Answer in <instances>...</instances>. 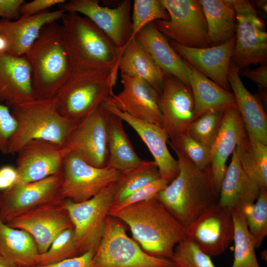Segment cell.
Wrapping results in <instances>:
<instances>
[{
	"label": "cell",
	"mask_w": 267,
	"mask_h": 267,
	"mask_svg": "<svg viewBox=\"0 0 267 267\" xmlns=\"http://www.w3.org/2000/svg\"><path fill=\"white\" fill-rule=\"evenodd\" d=\"M63 173L30 182H17L0 193V220L6 223L41 206L63 199Z\"/></svg>",
	"instance_id": "obj_12"
},
{
	"label": "cell",
	"mask_w": 267,
	"mask_h": 267,
	"mask_svg": "<svg viewBox=\"0 0 267 267\" xmlns=\"http://www.w3.org/2000/svg\"><path fill=\"white\" fill-rule=\"evenodd\" d=\"M17 127L16 122L8 106L0 102V152L8 154L11 138Z\"/></svg>",
	"instance_id": "obj_43"
},
{
	"label": "cell",
	"mask_w": 267,
	"mask_h": 267,
	"mask_svg": "<svg viewBox=\"0 0 267 267\" xmlns=\"http://www.w3.org/2000/svg\"><path fill=\"white\" fill-rule=\"evenodd\" d=\"M242 212L256 248H259L267 235V189L261 188L256 201Z\"/></svg>",
	"instance_id": "obj_36"
},
{
	"label": "cell",
	"mask_w": 267,
	"mask_h": 267,
	"mask_svg": "<svg viewBox=\"0 0 267 267\" xmlns=\"http://www.w3.org/2000/svg\"><path fill=\"white\" fill-rule=\"evenodd\" d=\"M239 76L245 77L255 83L259 89L267 90V65L264 64L254 69H243L239 71Z\"/></svg>",
	"instance_id": "obj_47"
},
{
	"label": "cell",
	"mask_w": 267,
	"mask_h": 267,
	"mask_svg": "<svg viewBox=\"0 0 267 267\" xmlns=\"http://www.w3.org/2000/svg\"><path fill=\"white\" fill-rule=\"evenodd\" d=\"M24 0H0V18L1 20L14 21L20 17V10Z\"/></svg>",
	"instance_id": "obj_46"
},
{
	"label": "cell",
	"mask_w": 267,
	"mask_h": 267,
	"mask_svg": "<svg viewBox=\"0 0 267 267\" xmlns=\"http://www.w3.org/2000/svg\"><path fill=\"white\" fill-rule=\"evenodd\" d=\"M234 231L231 212L217 203L186 228V239L212 257L225 252L233 241Z\"/></svg>",
	"instance_id": "obj_15"
},
{
	"label": "cell",
	"mask_w": 267,
	"mask_h": 267,
	"mask_svg": "<svg viewBox=\"0 0 267 267\" xmlns=\"http://www.w3.org/2000/svg\"><path fill=\"white\" fill-rule=\"evenodd\" d=\"M235 150L240 165L261 188L267 189V145L246 133Z\"/></svg>",
	"instance_id": "obj_33"
},
{
	"label": "cell",
	"mask_w": 267,
	"mask_h": 267,
	"mask_svg": "<svg viewBox=\"0 0 267 267\" xmlns=\"http://www.w3.org/2000/svg\"><path fill=\"white\" fill-rule=\"evenodd\" d=\"M108 111V157L105 167L121 172L140 165L143 160L135 152L124 130L123 120Z\"/></svg>",
	"instance_id": "obj_31"
},
{
	"label": "cell",
	"mask_w": 267,
	"mask_h": 267,
	"mask_svg": "<svg viewBox=\"0 0 267 267\" xmlns=\"http://www.w3.org/2000/svg\"><path fill=\"white\" fill-rule=\"evenodd\" d=\"M234 222V259L229 267H261L256 256L254 241L242 211L231 212Z\"/></svg>",
	"instance_id": "obj_35"
},
{
	"label": "cell",
	"mask_w": 267,
	"mask_h": 267,
	"mask_svg": "<svg viewBox=\"0 0 267 267\" xmlns=\"http://www.w3.org/2000/svg\"><path fill=\"white\" fill-rule=\"evenodd\" d=\"M104 105L109 112L126 122L136 132L152 155L160 177L169 182L172 181L178 173V163L168 150L169 136L164 128L131 116L106 102Z\"/></svg>",
	"instance_id": "obj_21"
},
{
	"label": "cell",
	"mask_w": 267,
	"mask_h": 267,
	"mask_svg": "<svg viewBox=\"0 0 267 267\" xmlns=\"http://www.w3.org/2000/svg\"><path fill=\"white\" fill-rule=\"evenodd\" d=\"M65 201L62 199L41 206L5 223L28 232L39 254L44 253L60 233L73 227Z\"/></svg>",
	"instance_id": "obj_16"
},
{
	"label": "cell",
	"mask_w": 267,
	"mask_h": 267,
	"mask_svg": "<svg viewBox=\"0 0 267 267\" xmlns=\"http://www.w3.org/2000/svg\"><path fill=\"white\" fill-rule=\"evenodd\" d=\"M109 216L127 224L133 238L148 254L170 259L175 247L186 239V228L157 197L120 209Z\"/></svg>",
	"instance_id": "obj_1"
},
{
	"label": "cell",
	"mask_w": 267,
	"mask_h": 267,
	"mask_svg": "<svg viewBox=\"0 0 267 267\" xmlns=\"http://www.w3.org/2000/svg\"><path fill=\"white\" fill-rule=\"evenodd\" d=\"M134 38L142 44L165 73L176 78L190 88L184 61L173 48L153 22L142 28Z\"/></svg>",
	"instance_id": "obj_27"
},
{
	"label": "cell",
	"mask_w": 267,
	"mask_h": 267,
	"mask_svg": "<svg viewBox=\"0 0 267 267\" xmlns=\"http://www.w3.org/2000/svg\"><path fill=\"white\" fill-rule=\"evenodd\" d=\"M246 133L236 104L226 108L219 131L210 148V167L214 184L219 193L227 168V159L232 154Z\"/></svg>",
	"instance_id": "obj_22"
},
{
	"label": "cell",
	"mask_w": 267,
	"mask_h": 267,
	"mask_svg": "<svg viewBox=\"0 0 267 267\" xmlns=\"http://www.w3.org/2000/svg\"><path fill=\"white\" fill-rule=\"evenodd\" d=\"M169 15L168 20L153 22L165 36L180 44L191 47L211 46L207 23L197 0H160Z\"/></svg>",
	"instance_id": "obj_9"
},
{
	"label": "cell",
	"mask_w": 267,
	"mask_h": 267,
	"mask_svg": "<svg viewBox=\"0 0 267 267\" xmlns=\"http://www.w3.org/2000/svg\"><path fill=\"white\" fill-rule=\"evenodd\" d=\"M7 50V44L6 41L0 33V55L6 53Z\"/></svg>",
	"instance_id": "obj_50"
},
{
	"label": "cell",
	"mask_w": 267,
	"mask_h": 267,
	"mask_svg": "<svg viewBox=\"0 0 267 267\" xmlns=\"http://www.w3.org/2000/svg\"><path fill=\"white\" fill-rule=\"evenodd\" d=\"M0 267H21L0 255Z\"/></svg>",
	"instance_id": "obj_49"
},
{
	"label": "cell",
	"mask_w": 267,
	"mask_h": 267,
	"mask_svg": "<svg viewBox=\"0 0 267 267\" xmlns=\"http://www.w3.org/2000/svg\"><path fill=\"white\" fill-rule=\"evenodd\" d=\"M260 189L242 169L235 149L221 184L218 204L231 212L242 211L256 201Z\"/></svg>",
	"instance_id": "obj_25"
},
{
	"label": "cell",
	"mask_w": 267,
	"mask_h": 267,
	"mask_svg": "<svg viewBox=\"0 0 267 267\" xmlns=\"http://www.w3.org/2000/svg\"><path fill=\"white\" fill-rule=\"evenodd\" d=\"M257 6L260 9L264 10L265 12H267V1L266 0H258L256 2Z\"/></svg>",
	"instance_id": "obj_51"
},
{
	"label": "cell",
	"mask_w": 267,
	"mask_h": 267,
	"mask_svg": "<svg viewBox=\"0 0 267 267\" xmlns=\"http://www.w3.org/2000/svg\"><path fill=\"white\" fill-rule=\"evenodd\" d=\"M118 68L121 74L143 80L160 93L165 73L136 38L126 45L120 58Z\"/></svg>",
	"instance_id": "obj_28"
},
{
	"label": "cell",
	"mask_w": 267,
	"mask_h": 267,
	"mask_svg": "<svg viewBox=\"0 0 267 267\" xmlns=\"http://www.w3.org/2000/svg\"><path fill=\"white\" fill-rule=\"evenodd\" d=\"M64 13L59 9L31 16H21L14 21L0 20V33L6 43V53L16 57L25 55L42 29L61 19Z\"/></svg>",
	"instance_id": "obj_24"
},
{
	"label": "cell",
	"mask_w": 267,
	"mask_h": 267,
	"mask_svg": "<svg viewBox=\"0 0 267 267\" xmlns=\"http://www.w3.org/2000/svg\"><path fill=\"white\" fill-rule=\"evenodd\" d=\"M39 254L36 242L28 232L0 220V255L21 267H31L36 265Z\"/></svg>",
	"instance_id": "obj_32"
},
{
	"label": "cell",
	"mask_w": 267,
	"mask_h": 267,
	"mask_svg": "<svg viewBox=\"0 0 267 267\" xmlns=\"http://www.w3.org/2000/svg\"><path fill=\"white\" fill-rule=\"evenodd\" d=\"M60 195L64 199L81 202L90 199L118 179L120 172L106 167L97 168L78 156L64 157Z\"/></svg>",
	"instance_id": "obj_13"
},
{
	"label": "cell",
	"mask_w": 267,
	"mask_h": 267,
	"mask_svg": "<svg viewBox=\"0 0 267 267\" xmlns=\"http://www.w3.org/2000/svg\"><path fill=\"white\" fill-rule=\"evenodd\" d=\"M25 56L32 69L35 99L53 98L72 72L61 26H45Z\"/></svg>",
	"instance_id": "obj_4"
},
{
	"label": "cell",
	"mask_w": 267,
	"mask_h": 267,
	"mask_svg": "<svg viewBox=\"0 0 267 267\" xmlns=\"http://www.w3.org/2000/svg\"><path fill=\"white\" fill-rule=\"evenodd\" d=\"M65 2V0H34L24 2L20 8V15L24 16L36 15L45 11L54 5H59Z\"/></svg>",
	"instance_id": "obj_45"
},
{
	"label": "cell",
	"mask_w": 267,
	"mask_h": 267,
	"mask_svg": "<svg viewBox=\"0 0 267 267\" xmlns=\"http://www.w3.org/2000/svg\"><path fill=\"white\" fill-rule=\"evenodd\" d=\"M123 89L106 101L135 118L162 127L159 93L138 78L121 74Z\"/></svg>",
	"instance_id": "obj_18"
},
{
	"label": "cell",
	"mask_w": 267,
	"mask_h": 267,
	"mask_svg": "<svg viewBox=\"0 0 267 267\" xmlns=\"http://www.w3.org/2000/svg\"><path fill=\"white\" fill-rule=\"evenodd\" d=\"M207 23L211 46L223 44L236 33L235 13L231 0H200Z\"/></svg>",
	"instance_id": "obj_30"
},
{
	"label": "cell",
	"mask_w": 267,
	"mask_h": 267,
	"mask_svg": "<svg viewBox=\"0 0 267 267\" xmlns=\"http://www.w3.org/2000/svg\"><path fill=\"white\" fill-rule=\"evenodd\" d=\"M119 68L71 72L53 97L58 112L78 123L106 102L113 92Z\"/></svg>",
	"instance_id": "obj_6"
},
{
	"label": "cell",
	"mask_w": 267,
	"mask_h": 267,
	"mask_svg": "<svg viewBox=\"0 0 267 267\" xmlns=\"http://www.w3.org/2000/svg\"><path fill=\"white\" fill-rule=\"evenodd\" d=\"M35 99L32 69L25 56L0 55V102L11 107Z\"/></svg>",
	"instance_id": "obj_23"
},
{
	"label": "cell",
	"mask_w": 267,
	"mask_h": 267,
	"mask_svg": "<svg viewBox=\"0 0 267 267\" xmlns=\"http://www.w3.org/2000/svg\"><path fill=\"white\" fill-rule=\"evenodd\" d=\"M228 81L247 133L255 140L267 145V116L260 99L246 89L239 70L231 64Z\"/></svg>",
	"instance_id": "obj_26"
},
{
	"label": "cell",
	"mask_w": 267,
	"mask_h": 267,
	"mask_svg": "<svg viewBox=\"0 0 267 267\" xmlns=\"http://www.w3.org/2000/svg\"><path fill=\"white\" fill-rule=\"evenodd\" d=\"M108 113L103 103L79 122L61 148L63 157L73 154L94 167H105L108 157Z\"/></svg>",
	"instance_id": "obj_11"
},
{
	"label": "cell",
	"mask_w": 267,
	"mask_h": 267,
	"mask_svg": "<svg viewBox=\"0 0 267 267\" xmlns=\"http://www.w3.org/2000/svg\"></svg>",
	"instance_id": "obj_52"
},
{
	"label": "cell",
	"mask_w": 267,
	"mask_h": 267,
	"mask_svg": "<svg viewBox=\"0 0 267 267\" xmlns=\"http://www.w3.org/2000/svg\"><path fill=\"white\" fill-rule=\"evenodd\" d=\"M61 20L62 39L72 72L118 67L123 51L89 19L65 12Z\"/></svg>",
	"instance_id": "obj_3"
},
{
	"label": "cell",
	"mask_w": 267,
	"mask_h": 267,
	"mask_svg": "<svg viewBox=\"0 0 267 267\" xmlns=\"http://www.w3.org/2000/svg\"><path fill=\"white\" fill-rule=\"evenodd\" d=\"M174 151L178 157V173L159 193L157 198L186 228L204 212L218 203L219 193L210 166L200 169L181 153Z\"/></svg>",
	"instance_id": "obj_2"
},
{
	"label": "cell",
	"mask_w": 267,
	"mask_h": 267,
	"mask_svg": "<svg viewBox=\"0 0 267 267\" xmlns=\"http://www.w3.org/2000/svg\"><path fill=\"white\" fill-rule=\"evenodd\" d=\"M159 106L162 127L168 134L169 140L188 133L190 125L195 119L194 100L189 87L165 73Z\"/></svg>",
	"instance_id": "obj_17"
},
{
	"label": "cell",
	"mask_w": 267,
	"mask_h": 267,
	"mask_svg": "<svg viewBox=\"0 0 267 267\" xmlns=\"http://www.w3.org/2000/svg\"><path fill=\"white\" fill-rule=\"evenodd\" d=\"M114 183L90 199L81 202L65 199L73 224L74 240L80 255L95 251L102 238L106 219L113 203Z\"/></svg>",
	"instance_id": "obj_8"
},
{
	"label": "cell",
	"mask_w": 267,
	"mask_h": 267,
	"mask_svg": "<svg viewBox=\"0 0 267 267\" xmlns=\"http://www.w3.org/2000/svg\"><path fill=\"white\" fill-rule=\"evenodd\" d=\"M169 43L184 61L222 89L231 91L228 75L235 36L220 45L204 48L188 47L173 41Z\"/></svg>",
	"instance_id": "obj_20"
},
{
	"label": "cell",
	"mask_w": 267,
	"mask_h": 267,
	"mask_svg": "<svg viewBox=\"0 0 267 267\" xmlns=\"http://www.w3.org/2000/svg\"><path fill=\"white\" fill-rule=\"evenodd\" d=\"M168 142L174 151L181 153L197 168L204 169L210 166V148L195 139L188 133Z\"/></svg>",
	"instance_id": "obj_40"
},
{
	"label": "cell",
	"mask_w": 267,
	"mask_h": 267,
	"mask_svg": "<svg viewBox=\"0 0 267 267\" xmlns=\"http://www.w3.org/2000/svg\"><path fill=\"white\" fill-rule=\"evenodd\" d=\"M169 183L167 179L160 178L136 190L122 201L113 203L111 208L118 210L132 204L156 198L159 193L165 189Z\"/></svg>",
	"instance_id": "obj_42"
},
{
	"label": "cell",
	"mask_w": 267,
	"mask_h": 267,
	"mask_svg": "<svg viewBox=\"0 0 267 267\" xmlns=\"http://www.w3.org/2000/svg\"><path fill=\"white\" fill-rule=\"evenodd\" d=\"M160 178L154 161L143 160L140 165L120 172L114 182L113 203L122 201L136 190Z\"/></svg>",
	"instance_id": "obj_34"
},
{
	"label": "cell",
	"mask_w": 267,
	"mask_h": 267,
	"mask_svg": "<svg viewBox=\"0 0 267 267\" xmlns=\"http://www.w3.org/2000/svg\"><path fill=\"white\" fill-rule=\"evenodd\" d=\"M168 19V13L160 0H134L132 15V32L127 44L148 24L157 20Z\"/></svg>",
	"instance_id": "obj_37"
},
{
	"label": "cell",
	"mask_w": 267,
	"mask_h": 267,
	"mask_svg": "<svg viewBox=\"0 0 267 267\" xmlns=\"http://www.w3.org/2000/svg\"><path fill=\"white\" fill-rule=\"evenodd\" d=\"M18 180L16 168L5 165L0 168V190L4 191L14 184Z\"/></svg>",
	"instance_id": "obj_48"
},
{
	"label": "cell",
	"mask_w": 267,
	"mask_h": 267,
	"mask_svg": "<svg viewBox=\"0 0 267 267\" xmlns=\"http://www.w3.org/2000/svg\"><path fill=\"white\" fill-rule=\"evenodd\" d=\"M59 6L65 13L89 19L124 51L132 32V0H124L114 8L102 6L97 0H71Z\"/></svg>",
	"instance_id": "obj_14"
},
{
	"label": "cell",
	"mask_w": 267,
	"mask_h": 267,
	"mask_svg": "<svg viewBox=\"0 0 267 267\" xmlns=\"http://www.w3.org/2000/svg\"><path fill=\"white\" fill-rule=\"evenodd\" d=\"M92 262L94 267H176L169 259L145 252L128 236L122 222L109 215Z\"/></svg>",
	"instance_id": "obj_7"
},
{
	"label": "cell",
	"mask_w": 267,
	"mask_h": 267,
	"mask_svg": "<svg viewBox=\"0 0 267 267\" xmlns=\"http://www.w3.org/2000/svg\"><path fill=\"white\" fill-rule=\"evenodd\" d=\"M61 148L41 139L25 144L16 153L17 182L36 181L62 172L64 157Z\"/></svg>",
	"instance_id": "obj_19"
},
{
	"label": "cell",
	"mask_w": 267,
	"mask_h": 267,
	"mask_svg": "<svg viewBox=\"0 0 267 267\" xmlns=\"http://www.w3.org/2000/svg\"><path fill=\"white\" fill-rule=\"evenodd\" d=\"M211 258L186 239L176 246L170 260L176 267H216Z\"/></svg>",
	"instance_id": "obj_41"
},
{
	"label": "cell",
	"mask_w": 267,
	"mask_h": 267,
	"mask_svg": "<svg viewBox=\"0 0 267 267\" xmlns=\"http://www.w3.org/2000/svg\"><path fill=\"white\" fill-rule=\"evenodd\" d=\"M184 62L194 100L195 119L209 110L225 109L235 103L231 91L222 89L186 61Z\"/></svg>",
	"instance_id": "obj_29"
},
{
	"label": "cell",
	"mask_w": 267,
	"mask_h": 267,
	"mask_svg": "<svg viewBox=\"0 0 267 267\" xmlns=\"http://www.w3.org/2000/svg\"><path fill=\"white\" fill-rule=\"evenodd\" d=\"M94 250H91L81 255L68 258L46 265H35L31 267H94L93 257Z\"/></svg>",
	"instance_id": "obj_44"
},
{
	"label": "cell",
	"mask_w": 267,
	"mask_h": 267,
	"mask_svg": "<svg viewBox=\"0 0 267 267\" xmlns=\"http://www.w3.org/2000/svg\"><path fill=\"white\" fill-rule=\"evenodd\" d=\"M235 13V43L231 64L239 70L267 60V33L252 3L231 0Z\"/></svg>",
	"instance_id": "obj_10"
},
{
	"label": "cell",
	"mask_w": 267,
	"mask_h": 267,
	"mask_svg": "<svg viewBox=\"0 0 267 267\" xmlns=\"http://www.w3.org/2000/svg\"><path fill=\"white\" fill-rule=\"evenodd\" d=\"M11 108L17 127L8 154H16L25 144L35 139L48 141L62 147L79 124L58 112L53 98L35 99Z\"/></svg>",
	"instance_id": "obj_5"
},
{
	"label": "cell",
	"mask_w": 267,
	"mask_h": 267,
	"mask_svg": "<svg viewBox=\"0 0 267 267\" xmlns=\"http://www.w3.org/2000/svg\"><path fill=\"white\" fill-rule=\"evenodd\" d=\"M80 256L74 240V230L70 228L60 233L44 253L35 258L36 265H46Z\"/></svg>",
	"instance_id": "obj_38"
},
{
	"label": "cell",
	"mask_w": 267,
	"mask_h": 267,
	"mask_svg": "<svg viewBox=\"0 0 267 267\" xmlns=\"http://www.w3.org/2000/svg\"><path fill=\"white\" fill-rule=\"evenodd\" d=\"M225 109L210 110L202 114L191 123L188 134L211 148L219 131Z\"/></svg>",
	"instance_id": "obj_39"
}]
</instances>
